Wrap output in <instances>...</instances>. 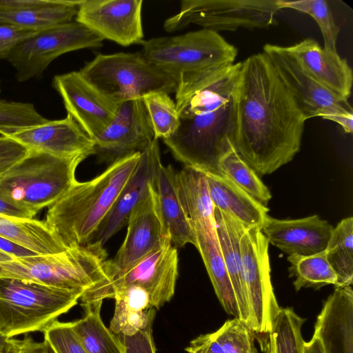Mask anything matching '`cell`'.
<instances>
[{
  "instance_id": "6da1fadb",
  "label": "cell",
  "mask_w": 353,
  "mask_h": 353,
  "mask_svg": "<svg viewBox=\"0 0 353 353\" xmlns=\"http://www.w3.org/2000/svg\"><path fill=\"white\" fill-rule=\"evenodd\" d=\"M305 119L263 52L241 62L236 94L234 148L259 175L299 152Z\"/></svg>"
},
{
  "instance_id": "7a4b0ae2",
  "label": "cell",
  "mask_w": 353,
  "mask_h": 353,
  "mask_svg": "<svg viewBox=\"0 0 353 353\" xmlns=\"http://www.w3.org/2000/svg\"><path fill=\"white\" fill-rule=\"evenodd\" d=\"M241 62L188 74L178 80L176 132L163 141L185 166L220 174V160L234 149L236 94Z\"/></svg>"
},
{
  "instance_id": "3957f363",
  "label": "cell",
  "mask_w": 353,
  "mask_h": 353,
  "mask_svg": "<svg viewBox=\"0 0 353 353\" xmlns=\"http://www.w3.org/2000/svg\"><path fill=\"white\" fill-rule=\"evenodd\" d=\"M141 152L113 161L99 176L77 181L49 206L45 222L65 249L85 245L136 168Z\"/></svg>"
},
{
  "instance_id": "277c9868",
  "label": "cell",
  "mask_w": 353,
  "mask_h": 353,
  "mask_svg": "<svg viewBox=\"0 0 353 353\" xmlns=\"http://www.w3.org/2000/svg\"><path fill=\"white\" fill-rule=\"evenodd\" d=\"M88 157H61L29 149L0 176V196L36 214L49 207L77 182L75 172Z\"/></svg>"
},
{
  "instance_id": "5b68a950",
  "label": "cell",
  "mask_w": 353,
  "mask_h": 353,
  "mask_svg": "<svg viewBox=\"0 0 353 353\" xmlns=\"http://www.w3.org/2000/svg\"><path fill=\"white\" fill-rule=\"evenodd\" d=\"M84 292L0 277V332L9 338L43 332L76 305Z\"/></svg>"
},
{
  "instance_id": "8992f818",
  "label": "cell",
  "mask_w": 353,
  "mask_h": 353,
  "mask_svg": "<svg viewBox=\"0 0 353 353\" xmlns=\"http://www.w3.org/2000/svg\"><path fill=\"white\" fill-rule=\"evenodd\" d=\"M106 256L104 248L85 245L53 254L15 258L0 262V277L85 291L106 279Z\"/></svg>"
},
{
  "instance_id": "52a82bcc",
  "label": "cell",
  "mask_w": 353,
  "mask_h": 353,
  "mask_svg": "<svg viewBox=\"0 0 353 353\" xmlns=\"http://www.w3.org/2000/svg\"><path fill=\"white\" fill-rule=\"evenodd\" d=\"M141 45L145 59L177 83L183 76L231 65L238 53L220 34L206 29L151 38Z\"/></svg>"
},
{
  "instance_id": "ba28073f",
  "label": "cell",
  "mask_w": 353,
  "mask_h": 353,
  "mask_svg": "<svg viewBox=\"0 0 353 353\" xmlns=\"http://www.w3.org/2000/svg\"><path fill=\"white\" fill-rule=\"evenodd\" d=\"M81 74L115 103L142 98L152 92H175L177 81L137 52L97 54Z\"/></svg>"
},
{
  "instance_id": "9c48e42d",
  "label": "cell",
  "mask_w": 353,
  "mask_h": 353,
  "mask_svg": "<svg viewBox=\"0 0 353 353\" xmlns=\"http://www.w3.org/2000/svg\"><path fill=\"white\" fill-rule=\"evenodd\" d=\"M280 10L278 0H183L179 12L165 21L163 28L168 32L190 24L216 32L262 28L274 23Z\"/></svg>"
},
{
  "instance_id": "30bf717a",
  "label": "cell",
  "mask_w": 353,
  "mask_h": 353,
  "mask_svg": "<svg viewBox=\"0 0 353 353\" xmlns=\"http://www.w3.org/2000/svg\"><path fill=\"white\" fill-rule=\"evenodd\" d=\"M178 275V252L169 236L125 273L86 290L80 298L81 305L113 299L121 289L138 286L148 292L152 307L159 309L174 296Z\"/></svg>"
},
{
  "instance_id": "8fae6325",
  "label": "cell",
  "mask_w": 353,
  "mask_h": 353,
  "mask_svg": "<svg viewBox=\"0 0 353 353\" xmlns=\"http://www.w3.org/2000/svg\"><path fill=\"white\" fill-rule=\"evenodd\" d=\"M103 40L74 20L39 31L17 46L6 59L15 69L17 81L25 82L40 77L58 57L71 51L101 47Z\"/></svg>"
},
{
  "instance_id": "7c38bea8",
  "label": "cell",
  "mask_w": 353,
  "mask_h": 353,
  "mask_svg": "<svg viewBox=\"0 0 353 353\" xmlns=\"http://www.w3.org/2000/svg\"><path fill=\"white\" fill-rule=\"evenodd\" d=\"M269 242L261 229L247 228L240 239L242 269L250 307L248 327L268 334L281 309L274 292Z\"/></svg>"
},
{
  "instance_id": "4fadbf2b",
  "label": "cell",
  "mask_w": 353,
  "mask_h": 353,
  "mask_svg": "<svg viewBox=\"0 0 353 353\" xmlns=\"http://www.w3.org/2000/svg\"><path fill=\"white\" fill-rule=\"evenodd\" d=\"M263 52L273 64L305 121L320 117L338 123L353 114L347 100L316 82L301 67L287 47L267 43Z\"/></svg>"
},
{
  "instance_id": "5bb4252c",
  "label": "cell",
  "mask_w": 353,
  "mask_h": 353,
  "mask_svg": "<svg viewBox=\"0 0 353 353\" xmlns=\"http://www.w3.org/2000/svg\"><path fill=\"white\" fill-rule=\"evenodd\" d=\"M154 183L150 184L143 197L132 210L125 238L117 253L104 261L105 280L129 270L170 236L161 218Z\"/></svg>"
},
{
  "instance_id": "9a60e30c",
  "label": "cell",
  "mask_w": 353,
  "mask_h": 353,
  "mask_svg": "<svg viewBox=\"0 0 353 353\" xmlns=\"http://www.w3.org/2000/svg\"><path fill=\"white\" fill-rule=\"evenodd\" d=\"M143 0H82L75 21L122 46L141 44Z\"/></svg>"
},
{
  "instance_id": "2e32d148",
  "label": "cell",
  "mask_w": 353,
  "mask_h": 353,
  "mask_svg": "<svg viewBox=\"0 0 353 353\" xmlns=\"http://www.w3.org/2000/svg\"><path fill=\"white\" fill-rule=\"evenodd\" d=\"M52 84L62 98L67 114L93 140L117 115L119 104L89 83L79 71L56 75Z\"/></svg>"
},
{
  "instance_id": "e0dca14e",
  "label": "cell",
  "mask_w": 353,
  "mask_h": 353,
  "mask_svg": "<svg viewBox=\"0 0 353 353\" xmlns=\"http://www.w3.org/2000/svg\"><path fill=\"white\" fill-rule=\"evenodd\" d=\"M154 139L143 98L129 99L119 104L114 119L94 139L95 154L116 160L141 152Z\"/></svg>"
},
{
  "instance_id": "ac0fdd59",
  "label": "cell",
  "mask_w": 353,
  "mask_h": 353,
  "mask_svg": "<svg viewBox=\"0 0 353 353\" xmlns=\"http://www.w3.org/2000/svg\"><path fill=\"white\" fill-rule=\"evenodd\" d=\"M161 164L159 140L154 139L141 152L133 173L86 245L103 248L104 244L127 223L133 208L143 197L150 184L155 182L157 171Z\"/></svg>"
},
{
  "instance_id": "d6986e66",
  "label": "cell",
  "mask_w": 353,
  "mask_h": 353,
  "mask_svg": "<svg viewBox=\"0 0 353 353\" xmlns=\"http://www.w3.org/2000/svg\"><path fill=\"white\" fill-rule=\"evenodd\" d=\"M28 149L38 150L61 157L95 154L94 141L74 120L67 117L26 128L8 130L3 133Z\"/></svg>"
},
{
  "instance_id": "ffe728a7",
  "label": "cell",
  "mask_w": 353,
  "mask_h": 353,
  "mask_svg": "<svg viewBox=\"0 0 353 353\" xmlns=\"http://www.w3.org/2000/svg\"><path fill=\"white\" fill-rule=\"evenodd\" d=\"M333 226L314 214L296 219L266 216L261 231L269 243L288 256H309L324 251Z\"/></svg>"
},
{
  "instance_id": "44dd1931",
  "label": "cell",
  "mask_w": 353,
  "mask_h": 353,
  "mask_svg": "<svg viewBox=\"0 0 353 353\" xmlns=\"http://www.w3.org/2000/svg\"><path fill=\"white\" fill-rule=\"evenodd\" d=\"M325 353H353V290L336 286L323 303L314 325Z\"/></svg>"
},
{
  "instance_id": "7402d4cb",
  "label": "cell",
  "mask_w": 353,
  "mask_h": 353,
  "mask_svg": "<svg viewBox=\"0 0 353 353\" xmlns=\"http://www.w3.org/2000/svg\"><path fill=\"white\" fill-rule=\"evenodd\" d=\"M287 48L301 67L316 82L339 97L348 99L352 85V71L338 52L325 50L312 39H305Z\"/></svg>"
},
{
  "instance_id": "603a6c76",
  "label": "cell",
  "mask_w": 353,
  "mask_h": 353,
  "mask_svg": "<svg viewBox=\"0 0 353 353\" xmlns=\"http://www.w3.org/2000/svg\"><path fill=\"white\" fill-rule=\"evenodd\" d=\"M82 0H0V22L36 30L73 21Z\"/></svg>"
},
{
  "instance_id": "cb8c5ba5",
  "label": "cell",
  "mask_w": 353,
  "mask_h": 353,
  "mask_svg": "<svg viewBox=\"0 0 353 353\" xmlns=\"http://www.w3.org/2000/svg\"><path fill=\"white\" fill-rule=\"evenodd\" d=\"M214 216L216 236L235 295L239 319L248 325L250 313L240 250V239L248 228L216 208Z\"/></svg>"
},
{
  "instance_id": "d4e9b609",
  "label": "cell",
  "mask_w": 353,
  "mask_h": 353,
  "mask_svg": "<svg viewBox=\"0 0 353 353\" xmlns=\"http://www.w3.org/2000/svg\"><path fill=\"white\" fill-rule=\"evenodd\" d=\"M214 207L232 216L246 228L261 229L269 209L222 174H206Z\"/></svg>"
},
{
  "instance_id": "484cf974",
  "label": "cell",
  "mask_w": 353,
  "mask_h": 353,
  "mask_svg": "<svg viewBox=\"0 0 353 353\" xmlns=\"http://www.w3.org/2000/svg\"><path fill=\"white\" fill-rule=\"evenodd\" d=\"M175 174L170 165L161 164L156 175L154 186L163 222L172 244L178 249L188 243L195 245V239L178 196Z\"/></svg>"
},
{
  "instance_id": "4316f807",
  "label": "cell",
  "mask_w": 353,
  "mask_h": 353,
  "mask_svg": "<svg viewBox=\"0 0 353 353\" xmlns=\"http://www.w3.org/2000/svg\"><path fill=\"white\" fill-rule=\"evenodd\" d=\"M199 252L216 296L224 310L234 318L239 313L234 290L221 253L216 226L191 224Z\"/></svg>"
},
{
  "instance_id": "83f0119b",
  "label": "cell",
  "mask_w": 353,
  "mask_h": 353,
  "mask_svg": "<svg viewBox=\"0 0 353 353\" xmlns=\"http://www.w3.org/2000/svg\"><path fill=\"white\" fill-rule=\"evenodd\" d=\"M178 196L190 223L215 226L206 174L184 166L175 174Z\"/></svg>"
},
{
  "instance_id": "f1b7e54d",
  "label": "cell",
  "mask_w": 353,
  "mask_h": 353,
  "mask_svg": "<svg viewBox=\"0 0 353 353\" xmlns=\"http://www.w3.org/2000/svg\"><path fill=\"white\" fill-rule=\"evenodd\" d=\"M0 236L39 255L53 254L67 250L45 221L34 219H16L0 215Z\"/></svg>"
},
{
  "instance_id": "f546056e",
  "label": "cell",
  "mask_w": 353,
  "mask_h": 353,
  "mask_svg": "<svg viewBox=\"0 0 353 353\" xmlns=\"http://www.w3.org/2000/svg\"><path fill=\"white\" fill-rule=\"evenodd\" d=\"M102 303L81 305L84 315L72 322V328L88 353H125L118 336L106 327L101 319Z\"/></svg>"
},
{
  "instance_id": "4dcf8cb0",
  "label": "cell",
  "mask_w": 353,
  "mask_h": 353,
  "mask_svg": "<svg viewBox=\"0 0 353 353\" xmlns=\"http://www.w3.org/2000/svg\"><path fill=\"white\" fill-rule=\"evenodd\" d=\"M325 252L329 264L338 277L337 286H351L353 282L352 216L342 219L333 228Z\"/></svg>"
},
{
  "instance_id": "1f68e13d",
  "label": "cell",
  "mask_w": 353,
  "mask_h": 353,
  "mask_svg": "<svg viewBox=\"0 0 353 353\" xmlns=\"http://www.w3.org/2000/svg\"><path fill=\"white\" fill-rule=\"evenodd\" d=\"M289 276L294 279L296 291L301 288L314 290L327 285L337 286L338 277L329 264L325 250L309 256H288Z\"/></svg>"
},
{
  "instance_id": "d6a6232c",
  "label": "cell",
  "mask_w": 353,
  "mask_h": 353,
  "mask_svg": "<svg viewBox=\"0 0 353 353\" xmlns=\"http://www.w3.org/2000/svg\"><path fill=\"white\" fill-rule=\"evenodd\" d=\"M305 321L292 307H281L268 334L265 353H303L301 328Z\"/></svg>"
},
{
  "instance_id": "836d02e7",
  "label": "cell",
  "mask_w": 353,
  "mask_h": 353,
  "mask_svg": "<svg viewBox=\"0 0 353 353\" xmlns=\"http://www.w3.org/2000/svg\"><path fill=\"white\" fill-rule=\"evenodd\" d=\"M220 174L266 206L272 199L268 188L258 174L241 158L234 148L219 161Z\"/></svg>"
},
{
  "instance_id": "e575fe53",
  "label": "cell",
  "mask_w": 353,
  "mask_h": 353,
  "mask_svg": "<svg viewBox=\"0 0 353 353\" xmlns=\"http://www.w3.org/2000/svg\"><path fill=\"white\" fill-rule=\"evenodd\" d=\"M142 98L152 126L154 139L163 140L170 137L180 125L175 102L169 94L163 92H152Z\"/></svg>"
},
{
  "instance_id": "d590c367",
  "label": "cell",
  "mask_w": 353,
  "mask_h": 353,
  "mask_svg": "<svg viewBox=\"0 0 353 353\" xmlns=\"http://www.w3.org/2000/svg\"><path fill=\"white\" fill-rule=\"evenodd\" d=\"M278 5L280 9H293L312 17L321 31L324 41L323 49L328 52H337L336 42L340 28L334 19L327 1L278 0Z\"/></svg>"
},
{
  "instance_id": "8d00e7d4",
  "label": "cell",
  "mask_w": 353,
  "mask_h": 353,
  "mask_svg": "<svg viewBox=\"0 0 353 353\" xmlns=\"http://www.w3.org/2000/svg\"><path fill=\"white\" fill-rule=\"evenodd\" d=\"M212 334L225 353H257L253 332L238 318L226 321Z\"/></svg>"
},
{
  "instance_id": "74e56055",
  "label": "cell",
  "mask_w": 353,
  "mask_h": 353,
  "mask_svg": "<svg viewBox=\"0 0 353 353\" xmlns=\"http://www.w3.org/2000/svg\"><path fill=\"white\" fill-rule=\"evenodd\" d=\"M48 121L32 103L0 100V135L8 130L37 125Z\"/></svg>"
},
{
  "instance_id": "f35d334b",
  "label": "cell",
  "mask_w": 353,
  "mask_h": 353,
  "mask_svg": "<svg viewBox=\"0 0 353 353\" xmlns=\"http://www.w3.org/2000/svg\"><path fill=\"white\" fill-rule=\"evenodd\" d=\"M115 302V310L109 327L114 334L131 335L153 322L154 308L137 311Z\"/></svg>"
},
{
  "instance_id": "ab89813d",
  "label": "cell",
  "mask_w": 353,
  "mask_h": 353,
  "mask_svg": "<svg viewBox=\"0 0 353 353\" xmlns=\"http://www.w3.org/2000/svg\"><path fill=\"white\" fill-rule=\"evenodd\" d=\"M43 336L54 353H88L74 332L72 322L57 320L43 332Z\"/></svg>"
},
{
  "instance_id": "60d3db41",
  "label": "cell",
  "mask_w": 353,
  "mask_h": 353,
  "mask_svg": "<svg viewBox=\"0 0 353 353\" xmlns=\"http://www.w3.org/2000/svg\"><path fill=\"white\" fill-rule=\"evenodd\" d=\"M39 31L0 22V59H6L17 46Z\"/></svg>"
},
{
  "instance_id": "b9f144b4",
  "label": "cell",
  "mask_w": 353,
  "mask_h": 353,
  "mask_svg": "<svg viewBox=\"0 0 353 353\" xmlns=\"http://www.w3.org/2000/svg\"><path fill=\"white\" fill-rule=\"evenodd\" d=\"M152 323L133 334H117L125 353H156L152 334Z\"/></svg>"
},
{
  "instance_id": "7bdbcfd3",
  "label": "cell",
  "mask_w": 353,
  "mask_h": 353,
  "mask_svg": "<svg viewBox=\"0 0 353 353\" xmlns=\"http://www.w3.org/2000/svg\"><path fill=\"white\" fill-rule=\"evenodd\" d=\"M29 149L7 136L0 135V176L22 159Z\"/></svg>"
},
{
  "instance_id": "ee69618b",
  "label": "cell",
  "mask_w": 353,
  "mask_h": 353,
  "mask_svg": "<svg viewBox=\"0 0 353 353\" xmlns=\"http://www.w3.org/2000/svg\"><path fill=\"white\" fill-rule=\"evenodd\" d=\"M188 353H225L212 333L201 334L186 347Z\"/></svg>"
},
{
  "instance_id": "f6af8a7d",
  "label": "cell",
  "mask_w": 353,
  "mask_h": 353,
  "mask_svg": "<svg viewBox=\"0 0 353 353\" xmlns=\"http://www.w3.org/2000/svg\"><path fill=\"white\" fill-rule=\"evenodd\" d=\"M37 214L0 196V215L16 219H32Z\"/></svg>"
},
{
  "instance_id": "bcb514c9",
  "label": "cell",
  "mask_w": 353,
  "mask_h": 353,
  "mask_svg": "<svg viewBox=\"0 0 353 353\" xmlns=\"http://www.w3.org/2000/svg\"><path fill=\"white\" fill-rule=\"evenodd\" d=\"M17 353H54L46 341H37L32 337L26 336L20 339V344Z\"/></svg>"
},
{
  "instance_id": "7dc6e473",
  "label": "cell",
  "mask_w": 353,
  "mask_h": 353,
  "mask_svg": "<svg viewBox=\"0 0 353 353\" xmlns=\"http://www.w3.org/2000/svg\"><path fill=\"white\" fill-rule=\"evenodd\" d=\"M0 251L14 258L37 255L35 252L26 249L20 245L0 236Z\"/></svg>"
},
{
  "instance_id": "c3c4849f",
  "label": "cell",
  "mask_w": 353,
  "mask_h": 353,
  "mask_svg": "<svg viewBox=\"0 0 353 353\" xmlns=\"http://www.w3.org/2000/svg\"><path fill=\"white\" fill-rule=\"evenodd\" d=\"M20 339L9 338L0 332V353H17Z\"/></svg>"
},
{
  "instance_id": "681fc988",
  "label": "cell",
  "mask_w": 353,
  "mask_h": 353,
  "mask_svg": "<svg viewBox=\"0 0 353 353\" xmlns=\"http://www.w3.org/2000/svg\"><path fill=\"white\" fill-rule=\"evenodd\" d=\"M303 353H325L320 341L312 336L309 341H304Z\"/></svg>"
},
{
  "instance_id": "f907efd6",
  "label": "cell",
  "mask_w": 353,
  "mask_h": 353,
  "mask_svg": "<svg viewBox=\"0 0 353 353\" xmlns=\"http://www.w3.org/2000/svg\"><path fill=\"white\" fill-rule=\"evenodd\" d=\"M15 258L12 256L7 254L1 251H0V262L8 261L14 259Z\"/></svg>"
}]
</instances>
